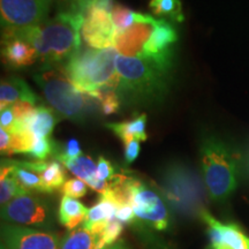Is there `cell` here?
<instances>
[{
    "instance_id": "cell-25",
    "label": "cell",
    "mask_w": 249,
    "mask_h": 249,
    "mask_svg": "<svg viewBox=\"0 0 249 249\" xmlns=\"http://www.w3.org/2000/svg\"><path fill=\"white\" fill-rule=\"evenodd\" d=\"M149 7L157 17L171 18L179 23L185 20L180 0H150Z\"/></svg>"
},
{
    "instance_id": "cell-21",
    "label": "cell",
    "mask_w": 249,
    "mask_h": 249,
    "mask_svg": "<svg viewBox=\"0 0 249 249\" xmlns=\"http://www.w3.org/2000/svg\"><path fill=\"white\" fill-rule=\"evenodd\" d=\"M26 191L18 183L12 170V165L9 160L1 161V173H0V202L1 205L7 204L13 198L22 195Z\"/></svg>"
},
{
    "instance_id": "cell-39",
    "label": "cell",
    "mask_w": 249,
    "mask_h": 249,
    "mask_svg": "<svg viewBox=\"0 0 249 249\" xmlns=\"http://www.w3.org/2000/svg\"><path fill=\"white\" fill-rule=\"evenodd\" d=\"M90 5L95 6L97 8L104 9V11L110 12L111 13L112 8H113V6L116 4H113V0H91Z\"/></svg>"
},
{
    "instance_id": "cell-6",
    "label": "cell",
    "mask_w": 249,
    "mask_h": 249,
    "mask_svg": "<svg viewBox=\"0 0 249 249\" xmlns=\"http://www.w3.org/2000/svg\"><path fill=\"white\" fill-rule=\"evenodd\" d=\"M160 189L169 204L180 213L200 214L203 210L201 180L181 164H171L165 169L161 174Z\"/></svg>"
},
{
    "instance_id": "cell-13",
    "label": "cell",
    "mask_w": 249,
    "mask_h": 249,
    "mask_svg": "<svg viewBox=\"0 0 249 249\" xmlns=\"http://www.w3.org/2000/svg\"><path fill=\"white\" fill-rule=\"evenodd\" d=\"M202 220L209 226L211 248L225 247L227 249H249V238L235 224H223L209 211L200 213Z\"/></svg>"
},
{
    "instance_id": "cell-40",
    "label": "cell",
    "mask_w": 249,
    "mask_h": 249,
    "mask_svg": "<svg viewBox=\"0 0 249 249\" xmlns=\"http://www.w3.org/2000/svg\"><path fill=\"white\" fill-rule=\"evenodd\" d=\"M103 249H128L124 246L123 242H119V244H116V245H112V246H108V247H105Z\"/></svg>"
},
{
    "instance_id": "cell-3",
    "label": "cell",
    "mask_w": 249,
    "mask_h": 249,
    "mask_svg": "<svg viewBox=\"0 0 249 249\" xmlns=\"http://www.w3.org/2000/svg\"><path fill=\"white\" fill-rule=\"evenodd\" d=\"M35 81L59 117L81 123L98 110L102 111L97 99L77 89L64 68L46 66L35 74Z\"/></svg>"
},
{
    "instance_id": "cell-33",
    "label": "cell",
    "mask_w": 249,
    "mask_h": 249,
    "mask_svg": "<svg viewBox=\"0 0 249 249\" xmlns=\"http://www.w3.org/2000/svg\"><path fill=\"white\" fill-rule=\"evenodd\" d=\"M60 12H77L85 14L91 0H51Z\"/></svg>"
},
{
    "instance_id": "cell-36",
    "label": "cell",
    "mask_w": 249,
    "mask_h": 249,
    "mask_svg": "<svg viewBox=\"0 0 249 249\" xmlns=\"http://www.w3.org/2000/svg\"><path fill=\"white\" fill-rule=\"evenodd\" d=\"M0 124H1V128L11 132L15 127V117L14 112L12 107H8L1 110V114H0Z\"/></svg>"
},
{
    "instance_id": "cell-7",
    "label": "cell",
    "mask_w": 249,
    "mask_h": 249,
    "mask_svg": "<svg viewBox=\"0 0 249 249\" xmlns=\"http://www.w3.org/2000/svg\"><path fill=\"white\" fill-rule=\"evenodd\" d=\"M124 183L128 204L136 217L158 231L166 230L169 226V211L160 196L138 179L124 176Z\"/></svg>"
},
{
    "instance_id": "cell-12",
    "label": "cell",
    "mask_w": 249,
    "mask_h": 249,
    "mask_svg": "<svg viewBox=\"0 0 249 249\" xmlns=\"http://www.w3.org/2000/svg\"><path fill=\"white\" fill-rule=\"evenodd\" d=\"M157 22L158 20L154 18L149 22L135 23L128 29L117 33L114 49L124 57L143 58Z\"/></svg>"
},
{
    "instance_id": "cell-4",
    "label": "cell",
    "mask_w": 249,
    "mask_h": 249,
    "mask_svg": "<svg viewBox=\"0 0 249 249\" xmlns=\"http://www.w3.org/2000/svg\"><path fill=\"white\" fill-rule=\"evenodd\" d=\"M117 57L114 48L80 49L66 62L64 70L73 85L90 96L101 90H117L120 83Z\"/></svg>"
},
{
    "instance_id": "cell-26",
    "label": "cell",
    "mask_w": 249,
    "mask_h": 249,
    "mask_svg": "<svg viewBox=\"0 0 249 249\" xmlns=\"http://www.w3.org/2000/svg\"><path fill=\"white\" fill-rule=\"evenodd\" d=\"M61 164L67 170H70L74 176H76L77 178L83 180L85 182L89 181L90 179L97 174V166H96L89 156L81 155L80 157L75 158V160H66Z\"/></svg>"
},
{
    "instance_id": "cell-30",
    "label": "cell",
    "mask_w": 249,
    "mask_h": 249,
    "mask_svg": "<svg viewBox=\"0 0 249 249\" xmlns=\"http://www.w3.org/2000/svg\"><path fill=\"white\" fill-rule=\"evenodd\" d=\"M53 151V144L49 138H36L34 140L29 155L37 160H44Z\"/></svg>"
},
{
    "instance_id": "cell-32",
    "label": "cell",
    "mask_w": 249,
    "mask_h": 249,
    "mask_svg": "<svg viewBox=\"0 0 249 249\" xmlns=\"http://www.w3.org/2000/svg\"><path fill=\"white\" fill-rule=\"evenodd\" d=\"M81 155H82V150H81L79 141H76L75 139H71L65 143L61 150L58 151L57 158L60 160V163H64L66 160H75V158L80 157Z\"/></svg>"
},
{
    "instance_id": "cell-5",
    "label": "cell",
    "mask_w": 249,
    "mask_h": 249,
    "mask_svg": "<svg viewBox=\"0 0 249 249\" xmlns=\"http://www.w3.org/2000/svg\"><path fill=\"white\" fill-rule=\"evenodd\" d=\"M201 164L204 185L213 201H224L236 188L238 164L233 154L217 138L205 139L201 147Z\"/></svg>"
},
{
    "instance_id": "cell-16",
    "label": "cell",
    "mask_w": 249,
    "mask_h": 249,
    "mask_svg": "<svg viewBox=\"0 0 249 249\" xmlns=\"http://www.w3.org/2000/svg\"><path fill=\"white\" fill-rule=\"evenodd\" d=\"M18 101H27L35 104L37 96L30 87L18 77L2 80L0 86V110L11 107Z\"/></svg>"
},
{
    "instance_id": "cell-29",
    "label": "cell",
    "mask_w": 249,
    "mask_h": 249,
    "mask_svg": "<svg viewBox=\"0 0 249 249\" xmlns=\"http://www.w3.org/2000/svg\"><path fill=\"white\" fill-rule=\"evenodd\" d=\"M123 223L119 222V220L113 219L111 222H108L107 225H105L104 229L101 234H99V240H101V246L102 248L108 247V246H112L116 242L119 236L123 233Z\"/></svg>"
},
{
    "instance_id": "cell-35",
    "label": "cell",
    "mask_w": 249,
    "mask_h": 249,
    "mask_svg": "<svg viewBox=\"0 0 249 249\" xmlns=\"http://www.w3.org/2000/svg\"><path fill=\"white\" fill-rule=\"evenodd\" d=\"M136 214L134 213L133 208L129 204H124L117 208L116 219L121 223H133L135 220Z\"/></svg>"
},
{
    "instance_id": "cell-2",
    "label": "cell",
    "mask_w": 249,
    "mask_h": 249,
    "mask_svg": "<svg viewBox=\"0 0 249 249\" xmlns=\"http://www.w3.org/2000/svg\"><path fill=\"white\" fill-rule=\"evenodd\" d=\"M172 55L163 58H130L118 54L117 71L120 83L117 92L121 101H152L167 89Z\"/></svg>"
},
{
    "instance_id": "cell-17",
    "label": "cell",
    "mask_w": 249,
    "mask_h": 249,
    "mask_svg": "<svg viewBox=\"0 0 249 249\" xmlns=\"http://www.w3.org/2000/svg\"><path fill=\"white\" fill-rule=\"evenodd\" d=\"M107 128L113 130L124 144H127L133 140L138 141H147V114L142 113L130 120L121 121V123H111L107 124Z\"/></svg>"
},
{
    "instance_id": "cell-41",
    "label": "cell",
    "mask_w": 249,
    "mask_h": 249,
    "mask_svg": "<svg viewBox=\"0 0 249 249\" xmlns=\"http://www.w3.org/2000/svg\"><path fill=\"white\" fill-rule=\"evenodd\" d=\"M213 249H227V248H225V247H216V248H213Z\"/></svg>"
},
{
    "instance_id": "cell-34",
    "label": "cell",
    "mask_w": 249,
    "mask_h": 249,
    "mask_svg": "<svg viewBox=\"0 0 249 249\" xmlns=\"http://www.w3.org/2000/svg\"><path fill=\"white\" fill-rule=\"evenodd\" d=\"M116 176L114 174V169L112 166L110 161L105 160L103 156L98 158V164H97V177L101 180H104V181H110V180L113 179V177Z\"/></svg>"
},
{
    "instance_id": "cell-20",
    "label": "cell",
    "mask_w": 249,
    "mask_h": 249,
    "mask_svg": "<svg viewBox=\"0 0 249 249\" xmlns=\"http://www.w3.org/2000/svg\"><path fill=\"white\" fill-rule=\"evenodd\" d=\"M59 116L52 108L43 105L36 107L35 113L28 124V129L36 138H49L50 134L53 132L54 126L59 120Z\"/></svg>"
},
{
    "instance_id": "cell-8",
    "label": "cell",
    "mask_w": 249,
    "mask_h": 249,
    "mask_svg": "<svg viewBox=\"0 0 249 249\" xmlns=\"http://www.w3.org/2000/svg\"><path fill=\"white\" fill-rule=\"evenodd\" d=\"M51 0H0V14L4 28L36 27L48 20Z\"/></svg>"
},
{
    "instance_id": "cell-19",
    "label": "cell",
    "mask_w": 249,
    "mask_h": 249,
    "mask_svg": "<svg viewBox=\"0 0 249 249\" xmlns=\"http://www.w3.org/2000/svg\"><path fill=\"white\" fill-rule=\"evenodd\" d=\"M59 249H103L99 235L82 226L70 230L60 240Z\"/></svg>"
},
{
    "instance_id": "cell-14",
    "label": "cell",
    "mask_w": 249,
    "mask_h": 249,
    "mask_svg": "<svg viewBox=\"0 0 249 249\" xmlns=\"http://www.w3.org/2000/svg\"><path fill=\"white\" fill-rule=\"evenodd\" d=\"M2 60L8 67L22 68L38 60L36 49L26 39L2 30Z\"/></svg>"
},
{
    "instance_id": "cell-22",
    "label": "cell",
    "mask_w": 249,
    "mask_h": 249,
    "mask_svg": "<svg viewBox=\"0 0 249 249\" xmlns=\"http://www.w3.org/2000/svg\"><path fill=\"white\" fill-rule=\"evenodd\" d=\"M117 204L107 197L99 196V201L96 205L90 208L82 226L90 227L102 223H108L116 219Z\"/></svg>"
},
{
    "instance_id": "cell-15",
    "label": "cell",
    "mask_w": 249,
    "mask_h": 249,
    "mask_svg": "<svg viewBox=\"0 0 249 249\" xmlns=\"http://www.w3.org/2000/svg\"><path fill=\"white\" fill-rule=\"evenodd\" d=\"M23 165L28 169L35 171L39 174V177L44 183L45 192L52 193L55 189L60 188L66 182V172H65L64 165L59 161H22Z\"/></svg>"
},
{
    "instance_id": "cell-1",
    "label": "cell",
    "mask_w": 249,
    "mask_h": 249,
    "mask_svg": "<svg viewBox=\"0 0 249 249\" xmlns=\"http://www.w3.org/2000/svg\"><path fill=\"white\" fill-rule=\"evenodd\" d=\"M85 14L77 12H58L55 17L36 27L15 29L4 28L13 35L26 39L46 66L68 61L81 49V28Z\"/></svg>"
},
{
    "instance_id": "cell-28",
    "label": "cell",
    "mask_w": 249,
    "mask_h": 249,
    "mask_svg": "<svg viewBox=\"0 0 249 249\" xmlns=\"http://www.w3.org/2000/svg\"><path fill=\"white\" fill-rule=\"evenodd\" d=\"M91 96L99 102L103 114H105V116H111V114L117 113L119 111L121 99L117 90H101V91L95 92Z\"/></svg>"
},
{
    "instance_id": "cell-23",
    "label": "cell",
    "mask_w": 249,
    "mask_h": 249,
    "mask_svg": "<svg viewBox=\"0 0 249 249\" xmlns=\"http://www.w3.org/2000/svg\"><path fill=\"white\" fill-rule=\"evenodd\" d=\"M112 21H113L114 27H116V31H124L132 27L133 24L140 23V22H149V21L154 20L149 14H142L134 12L132 9L124 7V6L120 4H116L113 6L111 11Z\"/></svg>"
},
{
    "instance_id": "cell-9",
    "label": "cell",
    "mask_w": 249,
    "mask_h": 249,
    "mask_svg": "<svg viewBox=\"0 0 249 249\" xmlns=\"http://www.w3.org/2000/svg\"><path fill=\"white\" fill-rule=\"evenodd\" d=\"M81 35L90 48L95 50L112 48L117 31L110 12L89 5L85 12Z\"/></svg>"
},
{
    "instance_id": "cell-11",
    "label": "cell",
    "mask_w": 249,
    "mask_h": 249,
    "mask_svg": "<svg viewBox=\"0 0 249 249\" xmlns=\"http://www.w3.org/2000/svg\"><path fill=\"white\" fill-rule=\"evenodd\" d=\"M2 240L6 249H59L60 246L54 233L11 224L2 226Z\"/></svg>"
},
{
    "instance_id": "cell-24",
    "label": "cell",
    "mask_w": 249,
    "mask_h": 249,
    "mask_svg": "<svg viewBox=\"0 0 249 249\" xmlns=\"http://www.w3.org/2000/svg\"><path fill=\"white\" fill-rule=\"evenodd\" d=\"M9 163L12 165V170H13L15 178L26 191L46 193L44 183H43V180L38 173L24 166L22 161L9 160Z\"/></svg>"
},
{
    "instance_id": "cell-27",
    "label": "cell",
    "mask_w": 249,
    "mask_h": 249,
    "mask_svg": "<svg viewBox=\"0 0 249 249\" xmlns=\"http://www.w3.org/2000/svg\"><path fill=\"white\" fill-rule=\"evenodd\" d=\"M11 134V145H9L8 156L14 154H29L31 147H33L35 136L28 128L14 129Z\"/></svg>"
},
{
    "instance_id": "cell-18",
    "label": "cell",
    "mask_w": 249,
    "mask_h": 249,
    "mask_svg": "<svg viewBox=\"0 0 249 249\" xmlns=\"http://www.w3.org/2000/svg\"><path fill=\"white\" fill-rule=\"evenodd\" d=\"M89 209L75 198L62 196L59 207V222L68 230L77 229L85 222Z\"/></svg>"
},
{
    "instance_id": "cell-10",
    "label": "cell",
    "mask_w": 249,
    "mask_h": 249,
    "mask_svg": "<svg viewBox=\"0 0 249 249\" xmlns=\"http://www.w3.org/2000/svg\"><path fill=\"white\" fill-rule=\"evenodd\" d=\"M1 217L7 223L42 225L48 219V207L38 196L26 192L2 205Z\"/></svg>"
},
{
    "instance_id": "cell-38",
    "label": "cell",
    "mask_w": 249,
    "mask_h": 249,
    "mask_svg": "<svg viewBox=\"0 0 249 249\" xmlns=\"http://www.w3.org/2000/svg\"><path fill=\"white\" fill-rule=\"evenodd\" d=\"M9 145H11V134L7 130L0 129V150L2 155H8Z\"/></svg>"
},
{
    "instance_id": "cell-31",
    "label": "cell",
    "mask_w": 249,
    "mask_h": 249,
    "mask_svg": "<svg viewBox=\"0 0 249 249\" xmlns=\"http://www.w3.org/2000/svg\"><path fill=\"white\" fill-rule=\"evenodd\" d=\"M62 193L65 196H70L73 198L83 197L87 194V183L81 179H70L62 186Z\"/></svg>"
},
{
    "instance_id": "cell-37",
    "label": "cell",
    "mask_w": 249,
    "mask_h": 249,
    "mask_svg": "<svg viewBox=\"0 0 249 249\" xmlns=\"http://www.w3.org/2000/svg\"><path fill=\"white\" fill-rule=\"evenodd\" d=\"M140 155V141L133 140L127 144H124V161L126 164H132Z\"/></svg>"
}]
</instances>
